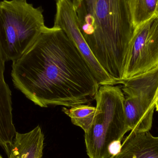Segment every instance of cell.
Returning <instances> with one entry per match:
<instances>
[{
  "mask_svg": "<svg viewBox=\"0 0 158 158\" xmlns=\"http://www.w3.org/2000/svg\"><path fill=\"white\" fill-rule=\"evenodd\" d=\"M14 87L41 107L70 108L95 99L100 85L63 30L46 27L12 63Z\"/></svg>",
  "mask_w": 158,
  "mask_h": 158,
  "instance_id": "obj_1",
  "label": "cell"
},
{
  "mask_svg": "<svg viewBox=\"0 0 158 158\" xmlns=\"http://www.w3.org/2000/svg\"><path fill=\"white\" fill-rule=\"evenodd\" d=\"M81 32L103 69L123 80L135 28L127 0H82L76 10Z\"/></svg>",
  "mask_w": 158,
  "mask_h": 158,
  "instance_id": "obj_2",
  "label": "cell"
},
{
  "mask_svg": "<svg viewBox=\"0 0 158 158\" xmlns=\"http://www.w3.org/2000/svg\"><path fill=\"white\" fill-rule=\"evenodd\" d=\"M124 94L119 86L100 85L95 97L96 113L85 132L89 158H110L118 153L129 128L124 112Z\"/></svg>",
  "mask_w": 158,
  "mask_h": 158,
  "instance_id": "obj_3",
  "label": "cell"
},
{
  "mask_svg": "<svg viewBox=\"0 0 158 158\" xmlns=\"http://www.w3.org/2000/svg\"><path fill=\"white\" fill-rule=\"evenodd\" d=\"M43 10L27 0L0 2V52L5 62L22 56L46 27Z\"/></svg>",
  "mask_w": 158,
  "mask_h": 158,
  "instance_id": "obj_4",
  "label": "cell"
},
{
  "mask_svg": "<svg viewBox=\"0 0 158 158\" xmlns=\"http://www.w3.org/2000/svg\"><path fill=\"white\" fill-rule=\"evenodd\" d=\"M126 94L124 102L126 123L130 131H148L153 123L154 99L158 89V66L130 78L122 80Z\"/></svg>",
  "mask_w": 158,
  "mask_h": 158,
  "instance_id": "obj_5",
  "label": "cell"
},
{
  "mask_svg": "<svg viewBox=\"0 0 158 158\" xmlns=\"http://www.w3.org/2000/svg\"><path fill=\"white\" fill-rule=\"evenodd\" d=\"M158 66V16L135 28L127 54L123 80Z\"/></svg>",
  "mask_w": 158,
  "mask_h": 158,
  "instance_id": "obj_6",
  "label": "cell"
},
{
  "mask_svg": "<svg viewBox=\"0 0 158 158\" xmlns=\"http://www.w3.org/2000/svg\"><path fill=\"white\" fill-rule=\"evenodd\" d=\"M54 26L64 31L81 53L100 85H116V82L103 69L87 45L79 27L77 12L67 0H57Z\"/></svg>",
  "mask_w": 158,
  "mask_h": 158,
  "instance_id": "obj_7",
  "label": "cell"
},
{
  "mask_svg": "<svg viewBox=\"0 0 158 158\" xmlns=\"http://www.w3.org/2000/svg\"><path fill=\"white\" fill-rule=\"evenodd\" d=\"M5 63L0 52V147L9 156L17 132L13 122L12 92L5 80Z\"/></svg>",
  "mask_w": 158,
  "mask_h": 158,
  "instance_id": "obj_8",
  "label": "cell"
},
{
  "mask_svg": "<svg viewBox=\"0 0 158 158\" xmlns=\"http://www.w3.org/2000/svg\"><path fill=\"white\" fill-rule=\"evenodd\" d=\"M110 158H158V136L149 131H131L119 152Z\"/></svg>",
  "mask_w": 158,
  "mask_h": 158,
  "instance_id": "obj_9",
  "label": "cell"
},
{
  "mask_svg": "<svg viewBox=\"0 0 158 158\" xmlns=\"http://www.w3.org/2000/svg\"><path fill=\"white\" fill-rule=\"evenodd\" d=\"M44 136L40 126L28 132H17L8 158H42Z\"/></svg>",
  "mask_w": 158,
  "mask_h": 158,
  "instance_id": "obj_10",
  "label": "cell"
},
{
  "mask_svg": "<svg viewBox=\"0 0 158 158\" xmlns=\"http://www.w3.org/2000/svg\"><path fill=\"white\" fill-rule=\"evenodd\" d=\"M135 28L158 16V0H127Z\"/></svg>",
  "mask_w": 158,
  "mask_h": 158,
  "instance_id": "obj_11",
  "label": "cell"
},
{
  "mask_svg": "<svg viewBox=\"0 0 158 158\" xmlns=\"http://www.w3.org/2000/svg\"><path fill=\"white\" fill-rule=\"evenodd\" d=\"M62 110L70 118L73 124L79 126L85 132L93 124L97 110L96 107L84 104L70 108L64 107Z\"/></svg>",
  "mask_w": 158,
  "mask_h": 158,
  "instance_id": "obj_12",
  "label": "cell"
},
{
  "mask_svg": "<svg viewBox=\"0 0 158 158\" xmlns=\"http://www.w3.org/2000/svg\"><path fill=\"white\" fill-rule=\"evenodd\" d=\"M72 6H74L76 10L81 6L82 0H67Z\"/></svg>",
  "mask_w": 158,
  "mask_h": 158,
  "instance_id": "obj_13",
  "label": "cell"
},
{
  "mask_svg": "<svg viewBox=\"0 0 158 158\" xmlns=\"http://www.w3.org/2000/svg\"><path fill=\"white\" fill-rule=\"evenodd\" d=\"M155 108L156 109V110L158 111V98L157 99L155 103Z\"/></svg>",
  "mask_w": 158,
  "mask_h": 158,
  "instance_id": "obj_14",
  "label": "cell"
},
{
  "mask_svg": "<svg viewBox=\"0 0 158 158\" xmlns=\"http://www.w3.org/2000/svg\"><path fill=\"white\" fill-rule=\"evenodd\" d=\"M158 98V89L157 92L156 94V97H155V99H154V104L155 105V102L156 101L157 99Z\"/></svg>",
  "mask_w": 158,
  "mask_h": 158,
  "instance_id": "obj_15",
  "label": "cell"
},
{
  "mask_svg": "<svg viewBox=\"0 0 158 158\" xmlns=\"http://www.w3.org/2000/svg\"><path fill=\"white\" fill-rule=\"evenodd\" d=\"M0 158H2V156H1V155H0Z\"/></svg>",
  "mask_w": 158,
  "mask_h": 158,
  "instance_id": "obj_16",
  "label": "cell"
}]
</instances>
